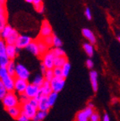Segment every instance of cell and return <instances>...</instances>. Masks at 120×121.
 <instances>
[{
	"label": "cell",
	"mask_w": 120,
	"mask_h": 121,
	"mask_svg": "<svg viewBox=\"0 0 120 121\" xmlns=\"http://www.w3.org/2000/svg\"><path fill=\"white\" fill-rule=\"evenodd\" d=\"M42 40H43V41L45 42V45H46L49 48L52 47V35L45 37V38H44V39H42Z\"/></svg>",
	"instance_id": "74e56055"
},
{
	"label": "cell",
	"mask_w": 120,
	"mask_h": 121,
	"mask_svg": "<svg viewBox=\"0 0 120 121\" xmlns=\"http://www.w3.org/2000/svg\"><path fill=\"white\" fill-rule=\"evenodd\" d=\"M39 92V87L37 86L32 84L31 82H29L28 86L26 87V89L25 91V94L29 98H34L36 97V95L38 94V93Z\"/></svg>",
	"instance_id": "8fae6325"
},
{
	"label": "cell",
	"mask_w": 120,
	"mask_h": 121,
	"mask_svg": "<svg viewBox=\"0 0 120 121\" xmlns=\"http://www.w3.org/2000/svg\"><path fill=\"white\" fill-rule=\"evenodd\" d=\"M41 60H42V64L46 67L47 70H52L55 67L54 62H55V55L51 51V50H49L45 54L41 56Z\"/></svg>",
	"instance_id": "3957f363"
},
{
	"label": "cell",
	"mask_w": 120,
	"mask_h": 121,
	"mask_svg": "<svg viewBox=\"0 0 120 121\" xmlns=\"http://www.w3.org/2000/svg\"><path fill=\"white\" fill-rule=\"evenodd\" d=\"M86 106H88V107H90V108H94V107H95V106H94V104H93V103H92V102H89Z\"/></svg>",
	"instance_id": "7dc6e473"
},
{
	"label": "cell",
	"mask_w": 120,
	"mask_h": 121,
	"mask_svg": "<svg viewBox=\"0 0 120 121\" xmlns=\"http://www.w3.org/2000/svg\"><path fill=\"white\" fill-rule=\"evenodd\" d=\"M6 46L5 41L0 39V56H6Z\"/></svg>",
	"instance_id": "836d02e7"
},
{
	"label": "cell",
	"mask_w": 120,
	"mask_h": 121,
	"mask_svg": "<svg viewBox=\"0 0 120 121\" xmlns=\"http://www.w3.org/2000/svg\"><path fill=\"white\" fill-rule=\"evenodd\" d=\"M85 15H86V17L87 19H89V20L92 19V11H91L90 8H88V7L86 8V9H85Z\"/></svg>",
	"instance_id": "ab89813d"
},
{
	"label": "cell",
	"mask_w": 120,
	"mask_h": 121,
	"mask_svg": "<svg viewBox=\"0 0 120 121\" xmlns=\"http://www.w3.org/2000/svg\"><path fill=\"white\" fill-rule=\"evenodd\" d=\"M16 120H18V121H30V119H29L26 116H25L24 114H22V113H21V115L19 116V117Z\"/></svg>",
	"instance_id": "ee69618b"
},
{
	"label": "cell",
	"mask_w": 120,
	"mask_h": 121,
	"mask_svg": "<svg viewBox=\"0 0 120 121\" xmlns=\"http://www.w3.org/2000/svg\"><path fill=\"white\" fill-rule=\"evenodd\" d=\"M89 78H90V82L92 84V87L93 92H97L98 89V74L97 71L92 70L89 74Z\"/></svg>",
	"instance_id": "4fadbf2b"
},
{
	"label": "cell",
	"mask_w": 120,
	"mask_h": 121,
	"mask_svg": "<svg viewBox=\"0 0 120 121\" xmlns=\"http://www.w3.org/2000/svg\"><path fill=\"white\" fill-rule=\"evenodd\" d=\"M5 3H6V0H0V4H4V5H5Z\"/></svg>",
	"instance_id": "c3c4849f"
},
{
	"label": "cell",
	"mask_w": 120,
	"mask_h": 121,
	"mask_svg": "<svg viewBox=\"0 0 120 121\" xmlns=\"http://www.w3.org/2000/svg\"><path fill=\"white\" fill-rule=\"evenodd\" d=\"M51 51L53 52V54L55 55L56 57H59V56H66V52L62 49V47L60 48H52L51 49Z\"/></svg>",
	"instance_id": "f546056e"
},
{
	"label": "cell",
	"mask_w": 120,
	"mask_h": 121,
	"mask_svg": "<svg viewBox=\"0 0 120 121\" xmlns=\"http://www.w3.org/2000/svg\"><path fill=\"white\" fill-rule=\"evenodd\" d=\"M81 33H82L83 36L86 38V40H88V42L92 45H94L97 42V39H96V36L94 35V33L92 32L90 29L84 28L81 30Z\"/></svg>",
	"instance_id": "9a60e30c"
},
{
	"label": "cell",
	"mask_w": 120,
	"mask_h": 121,
	"mask_svg": "<svg viewBox=\"0 0 120 121\" xmlns=\"http://www.w3.org/2000/svg\"><path fill=\"white\" fill-rule=\"evenodd\" d=\"M7 112H8V113L9 114L10 117H12L13 119H17L21 115L20 105L17 106V107H13V108H9V109H7Z\"/></svg>",
	"instance_id": "ac0fdd59"
},
{
	"label": "cell",
	"mask_w": 120,
	"mask_h": 121,
	"mask_svg": "<svg viewBox=\"0 0 120 121\" xmlns=\"http://www.w3.org/2000/svg\"><path fill=\"white\" fill-rule=\"evenodd\" d=\"M36 40V42H37L39 54H40V56H43L44 54H45L47 51H49L50 48L45 45V43L43 41V40L40 39V38H39V39H37V40Z\"/></svg>",
	"instance_id": "d6986e66"
},
{
	"label": "cell",
	"mask_w": 120,
	"mask_h": 121,
	"mask_svg": "<svg viewBox=\"0 0 120 121\" xmlns=\"http://www.w3.org/2000/svg\"><path fill=\"white\" fill-rule=\"evenodd\" d=\"M67 57L66 56H59L55 58V62L54 66L55 67H62L64 65L66 64V62H67Z\"/></svg>",
	"instance_id": "603a6c76"
},
{
	"label": "cell",
	"mask_w": 120,
	"mask_h": 121,
	"mask_svg": "<svg viewBox=\"0 0 120 121\" xmlns=\"http://www.w3.org/2000/svg\"><path fill=\"white\" fill-rule=\"evenodd\" d=\"M43 76H44V78H45V81L49 82L55 78L52 70H46V72L43 74Z\"/></svg>",
	"instance_id": "1f68e13d"
},
{
	"label": "cell",
	"mask_w": 120,
	"mask_h": 121,
	"mask_svg": "<svg viewBox=\"0 0 120 121\" xmlns=\"http://www.w3.org/2000/svg\"><path fill=\"white\" fill-rule=\"evenodd\" d=\"M26 50L29 51L30 53H31L32 55L35 56H39L40 57V54H39V48H38V45H37V42L36 40H32L29 45L26 47Z\"/></svg>",
	"instance_id": "2e32d148"
},
{
	"label": "cell",
	"mask_w": 120,
	"mask_h": 121,
	"mask_svg": "<svg viewBox=\"0 0 120 121\" xmlns=\"http://www.w3.org/2000/svg\"><path fill=\"white\" fill-rule=\"evenodd\" d=\"M20 108H21V113L24 114L25 116H26L30 120H31L35 116L36 113L38 111V108L33 107L29 102L25 103V104H20Z\"/></svg>",
	"instance_id": "277c9868"
},
{
	"label": "cell",
	"mask_w": 120,
	"mask_h": 121,
	"mask_svg": "<svg viewBox=\"0 0 120 121\" xmlns=\"http://www.w3.org/2000/svg\"><path fill=\"white\" fill-rule=\"evenodd\" d=\"M103 121H111L110 117L107 113H104V115L103 116Z\"/></svg>",
	"instance_id": "f6af8a7d"
},
{
	"label": "cell",
	"mask_w": 120,
	"mask_h": 121,
	"mask_svg": "<svg viewBox=\"0 0 120 121\" xmlns=\"http://www.w3.org/2000/svg\"><path fill=\"white\" fill-rule=\"evenodd\" d=\"M8 16L7 13H4V14H0V32L3 30V29L8 25Z\"/></svg>",
	"instance_id": "4dcf8cb0"
},
{
	"label": "cell",
	"mask_w": 120,
	"mask_h": 121,
	"mask_svg": "<svg viewBox=\"0 0 120 121\" xmlns=\"http://www.w3.org/2000/svg\"><path fill=\"white\" fill-rule=\"evenodd\" d=\"M118 41L120 42V36H118Z\"/></svg>",
	"instance_id": "f907efd6"
},
{
	"label": "cell",
	"mask_w": 120,
	"mask_h": 121,
	"mask_svg": "<svg viewBox=\"0 0 120 121\" xmlns=\"http://www.w3.org/2000/svg\"><path fill=\"white\" fill-rule=\"evenodd\" d=\"M86 67L88 68V69H90V70H92V68H93L94 66V62L92 61V59H87V60H86Z\"/></svg>",
	"instance_id": "60d3db41"
},
{
	"label": "cell",
	"mask_w": 120,
	"mask_h": 121,
	"mask_svg": "<svg viewBox=\"0 0 120 121\" xmlns=\"http://www.w3.org/2000/svg\"><path fill=\"white\" fill-rule=\"evenodd\" d=\"M50 84H51L52 92L59 93L65 87L66 79L63 78H54L50 82Z\"/></svg>",
	"instance_id": "52a82bcc"
},
{
	"label": "cell",
	"mask_w": 120,
	"mask_h": 121,
	"mask_svg": "<svg viewBox=\"0 0 120 121\" xmlns=\"http://www.w3.org/2000/svg\"><path fill=\"white\" fill-rule=\"evenodd\" d=\"M19 100L20 104H25V103H28L29 100H30V98H29L25 93H22V94L19 95Z\"/></svg>",
	"instance_id": "8d00e7d4"
},
{
	"label": "cell",
	"mask_w": 120,
	"mask_h": 121,
	"mask_svg": "<svg viewBox=\"0 0 120 121\" xmlns=\"http://www.w3.org/2000/svg\"><path fill=\"white\" fill-rule=\"evenodd\" d=\"M19 36V33L18 32L17 30L13 29L12 30V32L10 33V35L6 38L4 41H5L6 45H15L16 44V41H17L18 38Z\"/></svg>",
	"instance_id": "5bb4252c"
},
{
	"label": "cell",
	"mask_w": 120,
	"mask_h": 121,
	"mask_svg": "<svg viewBox=\"0 0 120 121\" xmlns=\"http://www.w3.org/2000/svg\"><path fill=\"white\" fill-rule=\"evenodd\" d=\"M29 84V81L20 79V78H14V92L18 95L25 93L26 87Z\"/></svg>",
	"instance_id": "9c48e42d"
},
{
	"label": "cell",
	"mask_w": 120,
	"mask_h": 121,
	"mask_svg": "<svg viewBox=\"0 0 120 121\" xmlns=\"http://www.w3.org/2000/svg\"><path fill=\"white\" fill-rule=\"evenodd\" d=\"M71 64H70L69 61H67V62H66V64L64 65L63 66L61 67V70H62V77H63V78H65L66 79V78L68 77V75H69L70 72H71Z\"/></svg>",
	"instance_id": "f1b7e54d"
},
{
	"label": "cell",
	"mask_w": 120,
	"mask_h": 121,
	"mask_svg": "<svg viewBox=\"0 0 120 121\" xmlns=\"http://www.w3.org/2000/svg\"><path fill=\"white\" fill-rule=\"evenodd\" d=\"M4 13H7V10H6V7L4 4H0V14H4Z\"/></svg>",
	"instance_id": "7bdbcfd3"
},
{
	"label": "cell",
	"mask_w": 120,
	"mask_h": 121,
	"mask_svg": "<svg viewBox=\"0 0 120 121\" xmlns=\"http://www.w3.org/2000/svg\"><path fill=\"white\" fill-rule=\"evenodd\" d=\"M30 121H31V120H30Z\"/></svg>",
	"instance_id": "f5cc1de1"
},
{
	"label": "cell",
	"mask_w": 120,
	"mask_h": 121,
	"mask_svg": "<svg viewBox=\"0 0 120 121\" xmlns=\"http://www.w3.org/2000/svg\"><path fill=\"white\" fill-rule=\"evenodd\" d=\"M7 71L8 73L9 74L11 77L15 78V70H16V63L14 60H10L9 63L7 66Z\"/></svg>",
	"instance_id": "cb8c5ba5"
},
{
	"label": "cell",
	"mask_w": 120,
	"mask_h": 121,
	"mask_svg": "<svg viewBox=\"0 0 120 121\" xmlns=\"http://www.w3.org/2000/svg\"><path fill=\"white\" fill-rule=\"evenodd\" d=\"M14 78L8 73L7 68L0 67V81L2 82L8 92L14 91Z\"/></svg>",
	"instance_id": "7a4b0ae2"
},
{
	"label": "cell",
	"mask_w": 120,
	"mask_h": 121,
	"mask_svg": "<svg viewBox=\"0 0 120 121\" xmlns=\"http://www.w3.org/2000/svg\"><path fill=\"white\" fill-rule=\"evenodd\" d=\"M51 106L49 105V103L47 100V97L44 96L43 98L39 101V105H38V110L45 112H49Z\"/></svg>",
	"instance_id": "e0dca14e"
},
{
	"label": "cell",
	"mask_w": 120,
	"mask_h": 121,
	"mask_svg": "<svg viewBox=\"0 0 120 121\" xmlns=\"http://www.w3.org/2000/svg\"><path fill=\"white\" fill-rule=\"evenodd\" d=\"M13 30V28L11 26V25H6V26L3 29L2 31H1V39L4 40H5L6 38L10 35V33L12 32V30Z\"/></svg>",
	"instance_id": "d4e9b609"
},
{
	"label": "cell",
	"mask_w": 120,
	"mask_h": 121,
	"mask_svg": "<svg viewBox=\"0 0 120 121\" xmlns=\"http://www.w3.org/2000/svg\"><path fill=\"white\" fill-rule=\"evenodd\" d=\"M19 52V49H18L15 45H9L6 46V55L9 60H14L17 57L18 54Z\"/></svg>",
	"instance_id": "7c38bea8"
},
{
	"label": "cell",
	"mask_w": 120,
	"mask_h": 121,
	"mask_svg": "<svg viewBox=\"0 0 120 121\" xmlns=\"http://www.w3.org/2000/svg\"><path fill=\"white\" fill-rule=\"evenodd\" d=\"M39 90L41 91V93H43L44 96H48L51 93H52V89H51V84L49 82L45 81V82L43 83V85L39 87Z\"/></svg>",
	"instance_id": "ffe728a7"
},
{
	"label": "cell",
	"mask_w": 120,
	"mask_h": 121,
	"mask_svg": "<svg viewBox=\"0 0 120 121\" xmlns=\"http://www.w3.org/2000/svg\"><path fill=\"white\" fill-rule=\"evenodd\" d=\"M47 115H48V112L38 110L37 113H36V114H35V116L31 119V121H43Z\"/></svg>",
	"instance_id": "484cf974"
},
{
	"label": "cell",
	"mask_w": 120,
	"mask_h": 121,
	"mask_svg": "<svg viewBox=\"0 0 120 121\" xmlns=\"http://www.w3.org/2000/svg\"><path fill=\"white\" fill-rule=\"evenodd\" d=\"M44 82H45V78H44V76L42 74H37L36 76H34V78H33L31 82L32 84H34L39 87H41Z\"/></svg>",
	"instance_id": "44dd1931"
},
{
	"label": "cell",
	"mask_w": 120,
	"mask_h": 121,
	"mask_svg": "<svg viewBox=\"0 0 120 121\" xmlns=\"http://www.w3.org/2000/svg\"><path fill=\"white\" fill-rule=\"evenodd\" d=\"M57 98H58V93H55V92H52L47 96V100H48V103H49V105L51 106V108L55 105L57 100Z\"/></svg>",
	"instance_id": "4316f807"
},
{
	"label": "cell",
	"mask_w": 120,
	"mask_h": 121,
	"mask_svg": "<svg viewBox=\"0 0 120 121\" xmlns=\"http://www.w3.org/2000/svg\"><path fill=\"white\" fill-rule=\"evenodd\" d=\"M63 45V42L57 35L53 34L52 35V48H60Z\"/></svg>",
	"instance_id": "83f0119b"
},
{
	"label": "cell",
	"mask_w": 120,
	"mask_h": 121,
	"mask_svg": "<svg viewBox=\"0 0 120 121\" xmlns=\"http://www.w3.org/2000/svg\"><path fill=\"white\" fill-rule=\"evenodd\" d=\"M0 39H1V32H0Z\"/></svg>",
	"instance_id": "816d5d0a"
},
{
	"label": "cell",
	"mask_w": 120,
	"mask_h": 121,
	"mask_svg": "<svg viewBox=\"0 0 120 121\" xmlns=\"http://www.w3.org/2000/svg\"><path fill=\"white\" fill-rule=\"evenodd\" d=\"M89 121H100V115L97 112H94L90 117Z\"/></svg>",
	"instance_id": "f35d334b"
},
{
	"label": "cell",
	"mask_w": 120,
	"mask_h": 121,
	"mask_svg": "<svg viewBox=\"0 0 120 121\" xmlns=\"http://www.w3.org/2000/svg\"><path fill=\"white\" fill-rule=\"evenodd\" d=\"M95 112L94 108L86 106V108L80 110L76 115V121H89L90 117Z\"/></svg>",
	"instance_id": "8992f818"
},
{
	"label": "cell",
	"mask_w": 120,
	"mask_h": 121,
	"mask_svg": "<svg viewBox=\"0 0 120 121\" xmlns=\"http://www.w3.org/2000/svg\"><path fill=\"white\" fill-rule=\"evenodd\" d=\"M32 40H33L30 36L25 35H19L17 41H16V44H15V46L19 50L26 49V47Z\"/></svg>",
	"instance_id": "30bf717a"
},
{
	"label": "cell",
	"mask_w": 120,
	"mask_h": 121,
	"mask_svg": "<svg viewBox=\"0 0 120 121\" xmlns=\"http://www.w3.org/2000/svg\"><path fill=\"white\" fill-rule=\"evenodd\" d=\"M15 78L29 81L30 78V72L29 69L23 64H16V70H15Z\"/></svg>",
	"instance_id": "5b68a950"
},
{
	"label": "cell",
	"mask_w": 120,
	"mask_h": 121,
	"mask_svg": "<svg viewBox=\"0 0 120 121\" xmlns=\"http://www.w3.org/2000/svg\"><path fill=\"white\" fill-rule=\"evenodd\" d=\"M83 50L86 52V54L89 57H92L94 55V46L93 45L90 44L89 42H86L83 44Z\"/></svg>",
	"instance_id": "7402d4cb"
},
{
	"label": "cell",
	"mask_w": 120,
	"mask_h": 121,
	"mask_svg": "<svg viewBox=\"0 0 120 121\" xmlns=\"http://www.w3.org/2000/svg\"><path fill=\"white\" fill-rule=\"evenodd\" d=\"M25 2H27V3H30V4H32L34 0H25Z\"/></svg>",
	"instance_id": "681fc988"
},
{
	"label": "cell",
	"mask_w": 120,
	"mask_h": 121,
	"mask_svg": "<svg viewBox=\"0 0 120 121\" xmlns=\"http://www.w3.org/2000/svg\"><path fill=\"white\" fill-rule=\"evenodd\" d=\"M1 101H2L3 106H4L6 110L20 105V103H19V95L15 93L14 91L8 92L5 96L2 98Z\"/></svg>",
	"instance_id": "6da1fadb"
},
{
	"label": "cell",
	"mask_w": 120,
	"mask_h": 121,
	"mask_svg": "<svg viewBox=\"0 0 120 121\" xmlns=\"http://www.w3.org/2000/svg\"><path fill=\"white\" fill-rule=\"evenodd\" d=\"M55 78H63L62 77V70L61 67H54L52 69Z\"/></svg>",
	"instance_id": "e575fe53"
},
{
	"label": "cell",
	"mask_w": 120,
	"mask_h": 121,
	"mask_svg": "<svg viewBox=\"0 0 120 121\" xmlns=\"http://www.w3.org/2000/svg\"><path fill=\"white\" fill-rule=\"evenodd\" d=\"M29 103H30V104H31L33 107H34V108H38V105H39V101L36 100L35 98H30V100H29Z\"/></svg>",
	"instance_id": "b9f144b4"
},
{
	"label": "cell",
	"mask_w": 120,
	"mask_h": 121,
	"mask_svg": "<svg viewBox=\"0 0 120 121\" xmlns=\"http://www.w3.org/2000/svg\"><path fill=\"white\" fill-rule=\"evenodd\" d=\"M9 59L6 56H0V67H7L8 64L9 63Z\"/></svg>",
	"instance_id": "d6a6232c"
},
{
	"label": "cell",
	"mask_w": 120,
	"mask_h": 121,
	"mask_svg": "<svg viewBox=\"0 0 120 121\" xmlns=\"http://www.w3.org/2000/svg\"><path fill=\"white\" fill-rule=\"evenodd\" d=\"M46 67H45V66H44L43 64L41 63V65H40V71H41V73H42V75H43L44 73H45V72H46Z\"/></svg>",
	"instance_id": "bcb514c9"
},
{
	"label": "cell",
	"mask_w": 120,
	"mask_h": 121,
	"mask_svg": "<svg viewBox=\"0 0 120 121\" xmlns=\"http://www.w3.org/2000/svg\"><path fill=\"white\" fill-rule=\"evenodd\" d=\"M39 38L40 39H44L48 36L53 35V30L52 27H51V24L47 20H44L41 24V27L39 30Z\"/></svg>",
	"instance_id": "ba28073f"
},
{
	"label": "cell",
	"mask_w": 120,
	"mask_h": 121,
	"mask_svg": "<svg viewBox=\"0 0 120 121\" xmlns=\"http://www.w3.org/2000/svg\"><path fill=\"white\" fill-rule=\"evenodd\" d=\"M7 93H8L7 89L5 88V87L4 86L2 82L0 81V100H2V98L5 96Z\"/></svg>",
	"instance_id": "d590c367"
}]
</instances>
